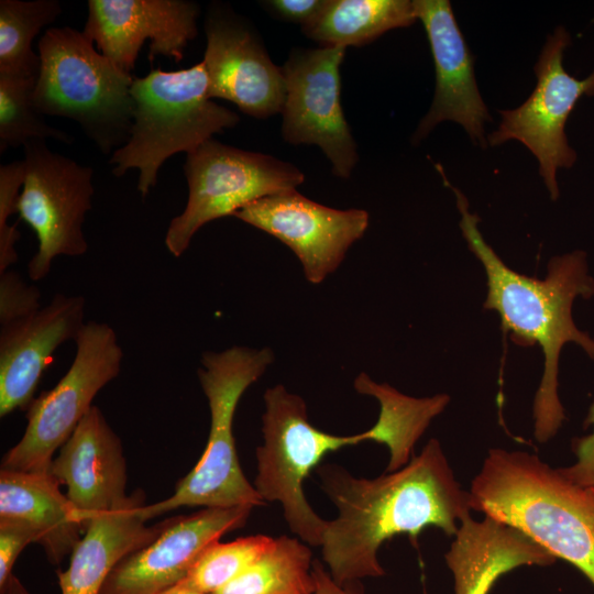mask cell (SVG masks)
<instances>
[{
	"label": "cell",
	"instance_id": "6da1fadb",
	"mask_svg": "<svg viewBox=\"0 0 594 594\" xmlns=\"http://www.w3.org/2000/svg\"><path fill=\"white\" fill-rule=\"evenodd\" d=\"M316 472L337 508L320 547L340 585L383 576L378 550L395 536L406 534L416 546L421 531L435 527L452 537L471 515L470 493L455 480L435 438L405 466L376 479L356 477L336 463H322Z\"/></svg>",
	"mask_w": 594,
	"mask_h": 594
},
{
	"label": "cell",
	"instance_id": "7a4b0ae2",
	"mask_svg": "<svg viewBox=\"0 0 594 594\" xmlns=\"http://www.w3.org/2000/svg\"><path fill=\"white\" fill-rule=\"evenodd\" d=\"M461 213L460 228L471 252L485 268L487 297L484 309L498 312L502 327L519 345L539 344L544 369L534 402L535 438L547 442L565 419L558 397V370L562 346L572 342L594 361V339L580 330L572 317L575 298L594 296V278L588 274L586 253L576 250L549 261L544 279L509 268L486 243L476 215L469 211L464 195L451 187Z\"/></svg>",
	"mask_w": 594,
	"mask_h": 594
},
{
	"label": "cell",
	"instance_id": "3957f363",
	"mask_svg": "<svg viewBox=\"0 0 594 594\" xmlns=\"http://www.w3.org/2000/svg\"><path fill=\"white\" fill-rule=\"evenodd\" d=\"M469 493L472 510L520 530L594 587V485L572 483L536 454L492 448Z\"/></svg>",
	"mask_w": 594,
	"mask_h": 594
},
{
	"label": "cell",
	"instance_id": "277c9868",
	"mask_svg": "<svg viewBox=\"0 0 594 594\" xmlns=\"http://www.w3.org/2000/svg\"><path fill=\"white\" fill-rule=\"evenodd\" d=\"M273 361L272 349L242 345L201 355L197 375L210 410L205 451L177 483L172 496L139 507L145 521L185 506L228 508L265 504L241 469L233 421L244 392L262 377Z\"/></svg>",
	"mask_w": 594,
	"mask_h": 594
},
{
	"label": "cell",
	"instance_id": "5b68a950",
	"mask_svg": "<svg viewBox=\"0 0 594 594\" xmlns=\"http://www.w3.org/2000/svg\"><path fill=\"white\" fill-rule=\"evenodd\" d=\"M131 95V134L109 163L117 177L139 169L136 187L143 198L156 186L158 170L168 157L194 152L240 121L237 112L209 98L202 62L180 70L153 68L146 76L133 78Z\"/></svg>",
	"mask_w": 594,
	"mask_h": 594
},
{
	"label": "cell",
	"instance_id": "8992f818",
	"mask_svg": "<svg viewBox=\"0 0 594 594\" xmlns=\"http://www.w3.org/2000/svg\"><path fill=\"white\" fill-rule=\"evenodd\" d=\"M37 48L41 68L33 92L37 111L77 122L103 155L123 146L133 124V77L69 26L46 30Z\"/></svg>",
	"mask_w": 594,
	"mask_h": 594
},
{
	"label": "cell",
	"instance_id": "52a82bcc",
	"mask_svg": "<svg viewBox=\"0 0 594 594\" xmlns=\"http://www.w3.org/2000/svg\"><path fill=\"white\" fill-rule=\"evenodd\" d=\"M263 443L256 448L254 487L263 502L279 503L289 530L312 547H320L328 520L308 503L304 483L324 455L348 446L372 441L371 430L337 436L315 427L306 402L282 384L264 393Z\"/></svg>",
	"mask_w": 594,
	"mask_h": 594
},
{
	"label": "cell",
	"instance_id": "ba28073f",
	"mask_svg": "<svg viewBox=\"0 0 594 594\" xmlns=\"http://www.w3.org/2000/svg\"><path fill=\"white\" fill-rule=\"evenodd\" d=\"M184 174L187 204L170 220L164 240L175 257L185 253L206 223L234 216L255 200L296 189L305 182L304 173L288 162L233 147L213 138L187 154Z\"/></svg>",
	"mask_w": 594,
	"mask_h": 594
},
{
	"label": "cell",
	"instance_id": "9c48e42d",
	"mask_svg": "<svg viewBox=\"0 0 594 594\" xmlns=\"http://www.w3.org/2000/svg\"><path fill=\"white\" fill-rule=\"evenodd\" d=\"M74 341L69 369L53 388L32 400L25 431L3 455L1 469L48 473L55 452L91 409L96 395L119 375L123 351L111 326L87 321Z\"/></svg>",
	"mask_w": 594,
	"mask_h": 594
},
{
	"label": "cell",
	"instance_id": "30bf717a",
	"mask_svg": "<svg viewBox=\"0 0 594 594\" xmlns=\"http://www.w3.org/2000/svg\"><path fill=\"white\" fill-rule=\"evenodd\" d=\"M23 151L18 213L37 238V251L28 264L29 277L36 282L46 277L56 256L87 252L82 224L92 208L94 170L54 153L45 140H30Z\"/></svg>",
	"mask_w": 594,
	"mask_h": 594
},
{
	"label": "cell",
	"instance_id": "8fae6325",
	"mask_svg": "<svg viewBox=\"0 0 594 594\" xmlns=\"http://www.w3.org/2000/svg\"><path fill=\"white\" fill-rule=\"evenodd\" d=\"M570 44L563 26L548 36L535 65L536 88L518 108L498 111L501 124L488 136L492 146L508 140L521 142L537 157L552 200L559 197L558 168H570L576 160L564 132L566 120L581 97L594 96V69L584 79L564 69L563 55Z\"/></svg>",
	"mask_w": 594,
	"mask_h": 594
},
{
	"label": "cell",
	"instance_id": "7c38bea8",
	"mask_svg": "<svg viewBox=\"0 0 594 594\" xmlns=\"http://www.w3.org/2000/svg\"><path fill=\"white\" fill-rule=\"evenodd\" d=\"M344 46L294 48L282 66L286 97L282 135L292 145H317L332 173L349 178L359 161L341 103Z\"/></svg>",
	"mask_w": 594,
	"mask_h": 594
},
{
	"label": "cell",
	"instance_id": "4fadbf2b",
	"mask_svg": "<svg viewBox=\"0 0 594 594\" xmlns=\"http://www.w3.org/2000/svg\"><path fill=\"white\" fill-rule=\"evenodd\" d=\"M235 218L276 238L299 260L306 279L322 283L343 262L369 227L363 209H336L296 189L263 197L234 213Z\"/></svg>",
	"mask_w": 594,
	"mask_h": 594
},
{
	"label": "cell",
	"instance_id": "5bb4252c",
	"mask_svg": "<svg viewBox=\"0 0 594 594\" xmlns=\"http://www.w3.org/2000/svg\"><path fill=\"white\" fill-rule=\"evenodd\" d=\"M204 26L201 62L209 98L226 99L256 119L282 112L286 97L283 69L272 62L252 25L228 6L215 2Z\"/></svg>",
	"mask_w": 594,
	"mask_h": 594
},
{
	"label": "cell",
	"instance_id": "9a60e30c",
	"mask_svg": "<svg viewBox=\"0 0 594 594\" xmlns=\"http://www.w3.org/2000/svg\"><path fill=\"white\" fill-rule=\"evenodd\" d=\"M200 6L188 0H89L84 35L118 69L131 75L150 40L148 61L162 55L175 63L198 33Z\"/></svg>",
	"mask_w": 594,
	"mask_h": 594
},
{
	"label": "cell",
	"instance_id": "2e32d148",
	"mask_svg": "<svg viewBox=\"0 0 594 594\" xmlns=\"http://www.w3.org/2000/svg\"><path fill=\"white\" fill-rule=\"evenodd\" d=\"M253 508L250 505L206 507L166 520L152 542L116 565L99 594H164L179 583L223 535L242 528Z\"/></svg>",
	"mask_w": 594,
	"mask_h": 594
},
{
	"label": "cell",
	"instance_id": "e0dca14e",
	"mask_svg": "<svg viewBox=\"0 0 594 594\" xmlns=\"http://www.w3.org/2000/svg\"><path fill=\"white\" fill-rule=\"evenodd\" d=\"M416 18L426 30L436 68V94L413 135L416 144L444 120L460 123L473 143L486 147L484 123L491 121L480 95L474 59L457 23L450 1L414 0Z\"/></svg>",
	"mask_w": 594,
	"mask_h": 594
},
{
	"label": "cell",
	"instance_id": "ac0fdd59",
	"mask_svg": "<svg viewBox=\"0 0 594 594\" xmlns=\"http://www.w3.org/2000/svg\"><path fill=\"white\" fill-rule=\"evenodd\" d=\"M86 299L56 294L35 312L0 326V416L28 410L54 352L86 323Z\"/></svg>",
	"mask_w": 594,
	"mask_h": 594
},
{
	"label": "cell",
	"instance_id": "d6986e66",
	"mask_svg": "<svg viewBox=\"0 0 594 594\" xmlns=\"http://www.w3.org/2000/svg\"><path fill=\"white\" fill-rule=\"evenodd\" d=\"M48 473L67 487L66 496L84 530L98 515L130 499L121 440L97 406L58 450Z\"/></svg>",
	"mask_w": 594,
	"mask_h": 594
},
{
	"label": "cell",
	"instance_id": "ffe728a7",
	"mask_svg": "<svg viewBox=\"0 0 594 594\" xmlns=\"http://www.w3.org/2000/svg\"><path fill=\"white\" fill-rule=\"evenodd\" d=\"M454 594H490L501 576L522 565L547 566L558 559L515 527L468 515L444 554Z\"/></svg>",
	"mask_w": 594,
	"mask_h": 594
},
{
	"label": "cell",
	"instance_id": "44dd1931",
	"mask_svg": "<svg viewBox=\"0 0 594 594\" xmlns=\"http://www.w3.org/2000/svg\"><path fill=\"white\" fill-rule=\"evenodd\" d=\"M145 494L135 491L123 506L94 518L70 553L69 565L57 572L62 594H99L116 565L130 553L152 542L166 520L147 526L139 507Z\"/></svg>",
	"mask_w": 594,
	"mask_h": 594
},
{
	"label": "cell",
	"instance_id": "7402d4cb",
	"mask_svg": "<svg viewBox=\"0 0 594 594\" xmlns=\"http://www.w3.org/2000/svg\"><path fill=\"white\" fill-rule=\"evenodd\" d=\"M59 486L50 473L0 471V521L29 527L52 564L70 554L85 531Z\"/></svg>",
	"mask_w": 594,
	"mask_h": 594
},
{
	"label": "cell",
	"instance_id": "603a6c76",
	"mask_svg": "<svg viewBox=\"0 0 594 594\" xmlns=\"http://www.w3.org/2000/svg\"><path fill=\"white\" fill-rule=\"evenodd\" d=\"M353 386L359 394L372 396L380 403V416L371 430L373 441L387 446L389 450L385 472L397 471L411 460L415 443L450 400L447 394L411 397L386 383L374 382L365 373L355 377Z\"/></svg>",
	"mask_w": 594,
	"mask_h": 594
},
{
	"label": "cell",
	"instance_id": "cb8c5ba5",
	"mask_svg": "<svg viewBox=\"0 0 594 594\" xmlns=\"http://www.w3.org/2000/svg\"><path fill=\"white\" fill-rule=\"evenodd\" d=\"M416 20L414 3L408 0H328L301 31L323 46H362Z\"/></svg>",
	"mask_w": 594,
	"mask_h": 594
},
{
	"label": "cell",
	"instance_id": "d4e9b609",
	"mask_svg": "<svg viewBox=\"0 0 594 594\" xmlns=\"http://www.w3.org/2000/svg\"><path fill=\"white\" fill-rule=\"evenodd\" d=\"M312 564L309 544L283 535L242 574L213 594H312Z\"/></svg>",
	"mask_w": 594,
	"mask_h": 594
},
{
	"label": "cell",
	"instance_id": "484cf974",
	"mask_svg": "<svg viewBox=\"0 0 594 594\" xmlns=\"http://www.w3.org/2000/svg\"><path fill=\"white\" fill-rule=\"evenodd\" d=\"M61 13L57 0H1L0 74L37 78L41 59L32 50L33 38Z\"/></svg>",
	"mask_w": 594,
	"mask_h": 594
},
{
	"label": "cell",
	"instance_id": "4316f807",
	"mask_svg": "<svg viewBox=\"0 0 594 594\" xmlns=\"http://www.w3.org/2000/svg\"><path fill=\"white\" fill-rule=\"evenodd\" d=\"M274 540L266 535H254L229 542L218 541L202 553L179 583L165 593L213 594L251 566Z\"/></svg>",
	"mask_w": 594,
	"mask_h": 594
},
{
	"label": "cell",
	"instance_id": "83f0119b",
	"mask_svg": "<svg viewBox=\"0 0 594 594\" xmlns=\"http://www.w3.org/2000/svg\"><path fill=\"white\" fill-rule=\"evenodd\" d=\"M37 78L0 74V153L34 139H54L66 144L73 136L48 125L34 106Z\"/></svg>",
	"mask_w": 594,
	"mask_h": 594
},
{
	"label": "cell",
	"instance_id": "f1b7e54d",
	"mask_svg": "<svg viewBox=\"0 0 594 594\" xmlns=\"http://www.w3.org/2000/svg\"><path fill=\"white\" fill-rule=\"evenodd\" d=\"M23 183V160L0 165V274L18 261L15 244L21 235L15 224H9V218L18 212Z\"/></svg>",
	"mask_w": 594,
	"mask_h": 594
},
{
	"label": "cell",
	"instance_id": "f546056e",
	"mask_svg": "<svg viewBox=\"0 0 594 594\" xmlns=\"http://www.w3.org/2000/svg\"><path fill=\"white\" fill-rule=\"evenodd\" d=\"M41 292L28 284L16 272L8 270L0 274V326L26 317L42 306Z\"/></svg>",
	"mask_w": 594,
	"mask_h": 594
},
{
	"label": "cell",
	"instance_id": "4dcf8cb0",
	"mask_svg": "<svg viewBox=\"0 0 594 594\" xmlns=\"http://www.w3.org/2000/svg\"><path fill=\"white\" fill-rule=\"evenodd\" d=\"M593 426V431L572 440V450L576 455L573 465L559 468L569 481L581 486L594 485V403L590 406L584 420V428Z\"/></svg>",
	"mask_w": 594,
	"mask_h": 594
},
{
	"label": "cell",
	"instance_id": "1f68e13d",
	"mask_svg": "<svg viewBox=\"0 0 594 594\" xmlns=\"http://www.w3.org/2000/svg\"><path fill=\"white\" fill-rule=\"evenodd\" d=\"M32 542H36V536L29 527L15 521H0V587L13 574L12 569L22 550Z\"/></svg>",
	"mask_w": 594,
	"mask_h": 594
},
{
	"label": "cell",
	"instance_id": "d6a6232c",
	"mask_svg": "<svg viewBox=\"0 0 594 594\" xmlns=\"http://www.w3.org/2000/svg\"><path fill=\"white\" fill-rule=\"evenodd\" d=\"M328 0H267L261 4L277 18L293 23L300 24L301 28L315 20Z\"/></svg>",
	"mask_w": 594,
	"mask_h": 594
},
{
	"label": "cell",
	"instance_id": "836d02e7",
	"mask_svg": "<svg viewBox=\"0 0 594 594\" xmlns=\"http://www.w3.org/2000/svg\"><path fill=\"white\" fill-rule=\"evenodd\" d=\"M312 574L315 578V591L312 594H361L353 583L340 585L318 560L314 561Z\"/></svg>",
	"mask_w": 594,
	"mask_h": 594
},
{
	"label": "cell",
	"instance_id": "e575fe53",
	"mask_svg": "<svg viewBox=\"0 0 594 594\" xmlns=\"http://www.w3.org/2000/svg\"><path fill=\"white\" fill-rule=\"evenodd\" d=\"M0 594H30L22 582L11 574L4 585L0 587Z\"/></svg>",
	"mask_w": 594,
	"mask_h": 594
},
{
	"label": "cell",
	"instance_id": "d590c367",
	"mask_svg": "<svg viewBox=\"0 0 594 594\" xmlns=\"http://www.w3.org/2000/svg\"><path fill=\"white\" fill-rule=\"evenodd\" d=\"M165 594H196V593H165Z\"/></svg>",
	"mask_w": 594,
	"mask_h": 594
}]
</instances>
